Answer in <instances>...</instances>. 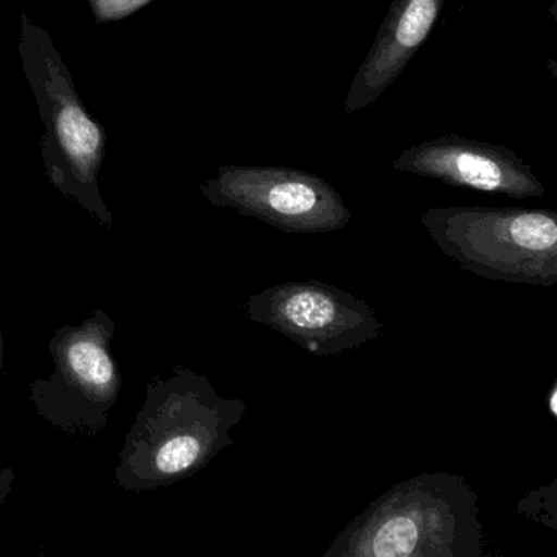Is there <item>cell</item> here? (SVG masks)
Here are the masks:
<instances>
[{
	"label": "cell",
	"mask_w": 557,
	"mask_h": 557,
	"mask_svg": "<svg viewBox=\"0 0 557 557\" xmlns=\"http://www.w3.org/2000/svg\"><path fill=\"white\" fill-rule=\"evenodd\" d=\"M246 413V403L221 396L210 377L174 367L146 386L120 449L116 485L143 494L191 478L233 445L231 432Z\"/></svg>",
	"instance_id": "6da1fadb"
},
{
	"label": "cell",
	"mask_w": 557,
	"mask_h": 557,
	"mask_svg": "<svg viewBox=\"0 0 557 557\" xmlns=\"http://www.w3.org/2000/svg\"><path fill=\"white\" fill-rule=\"evenodd\" d=\"M324 557H482L479 492L459 474L425 472L374 498Z\"/></svg>",
	"instance_id": "7a4b0ae2"
},
{
	"label": "cell",
	"mask_w": 557,
	"mask_h": 557,
	"mask_svg": "<svg viewBox=\"0 0 557 557\" xmlns=\"http://www.w3.org/2000/svg\"><path fill=\"white\" fill-rule=\"evenodd\" d=\"M420 223L436 247L466 272L491 282L557 283V211L430 208Z\"/></svg>",
	"instance_id": "3957f363"
},
{
	"label": "cell",
	"mask_w": 557,
	"mask_h": 557,
	"mask_svg": "<svg viewBox=\"0 0 557 557\" xmlns=\"http://www.w3.org/2000/svg\"><path fill=\"white\" fill-rule=\"evenodd\" d=\"M116 324L97 309L81 324H64L51 335L50 377L28 384L38 416L71 438H96L109 425L123 377L112 355Z\"/></svg>",
	"instance_id": "277c9868"
},
{
	"label": "cell",
	"mask_w": 557,
	"mask_h": 557,
	"mask_svg": "<svg viewBox=\"0 0 557 557\" xmlns=\"http://www.w3.org/2000/svg\"><path fill=\"white\" fill-rule=\"evenodd\" d=\"M203 191L211 203L282 233H334L347 227L354 216L327 181L299 169L227 165Z\"/></svg>",
	"instance_id": "5b68a950"
},
{
	"label": "cell",
	"mask_w": 557,
	"mask_h": 557,
	"mask_svg": "<svg viewBox=\"0 0 557 557\" xmlns=\"http://www.w3.org/2000/svg\"><path fill=\"white\" fill-rule=\"evenodd\" d=\"M247 315L315 357H331L373 342L383 324L351 293L319 280L280 283L252 295Z\"/></svg>",
	"instance_id": "8992f818"
},
{
	"label": "cell",
	"mask_w": 557,
	"mask_h": 557,
	"mask_svg": "<svg viewBox=\"0 0 557 557\" xmlns=\"http://www.w3.org/2000/svg\"><path fill=\"white\" fill-rule=\"evenodd\" d=\"M393 169L449 187L505 195L513 200L540 198L546 188L533 169L507 146L445 135L400 152Z\"/></svg>",
	"instance_id": "52a82bcc"
},
{
	"label": "cell",
	"mask_w": 557,
	"mask_h": 557,
	"mask_svg": "<svg viewBox=\"0 0 557 557\" xmlns=\"http://www.w3.org/2000/svg\"><path fill=\"white\" fill-rule=\"evenodd\" d=\"M443 5L445 0H393L351 81L345 112L367 109L396 83L432 34Z\"/></svg>",
	"instance_id": "ba28073f"
},
{
	"label": "cell",
	"mask_w": 557,
	"mask_h": 557,
	"mask_svg": "<svg viewBox=\"0 0 557 557\" xmlns=\"http://www.w3.org/2000/svg\"><path fill=\"white\" fill-rule=\"evenodd\" d=\"M61 141L74 158L94 154L99 146V129L76 107L64 110L58 123Z\"/></svg>",
	"instance_id": "9c48e42d"
},
{
	"label": "cell",
	"mask_w": 557,
	"mask_h": 557,
	"mask_svg": "<svg viewBox=\"0 0 557 557\" xmlns=\"http://www.w3.org/2000/svg\"><path fill=\"white\" fill-rule=\"evenodd\" d=\"M556 485L557 481L554 479L546 487L528 492V494L518 502V513L530 518V520L537 521V523L546 524L550 530H557Z\"/></svg>",
	"instance_id": "30bf717a"
},
{
	"label": "cell",
	"mask_w": 557,
	"mask_h": 557,
	"mask_svg": "<svg viewBox=\"0 0 557 557\" xmlns=\"http://www.w3.org/2000/svg\"><path fill=\"white\" fill-rule=\"evenodd\" d=\"M15 474L14 468H4L0 471V507L5 504L11 492L14 491Z\"/></svg>",
	"instance_id": "8fae6325"
},
{
	"label": "cell",
	"mask_w": 557,
	"mask_h": 557,
	"mask_svg": "<svg viewBox=\"0 0 557 557\" xmlns=\"http://www.w3.org/2000/svg\"><path fill=\"white\" fill-rule=\"evenodd\" d=\"M556 397H557V387H556V384H554L553 389H550V394H549V410H550V416H553V417H557Z\"/></svg>",
	"instance_id": "7c38bea8"
},
{
	"label": "cell",
	"mask_w": 557,
	"mask_h": 557,
	"mask_svg": "<svg viewBox=\"0 0 557 557\" xmlns=\"http://www.w3.org/2000/svg\"><path fill=\"white\" fill-rule=\"evenodd\" d=\"M4 358H5V342L2 329H0V371L4 370Z\"/></svg>",
	"instance_id": "4fadbf2b"
}]
</instances>
